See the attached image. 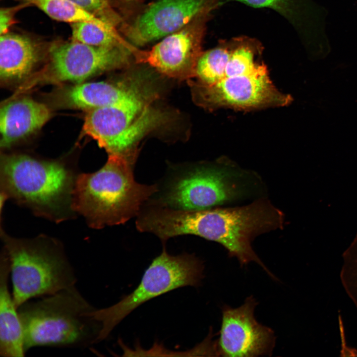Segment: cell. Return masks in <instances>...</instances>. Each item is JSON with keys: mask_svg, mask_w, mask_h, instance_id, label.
<instances>
[{"mask_svg": "<svg viewBox=\"0 0 357 357\" xmlns=\"http://www.w3.org/2000/svg\"><path fill=\"white\" fill-rule=\"evenodd\" d=\"M262 52L257 40L239 37L202 52L196 80L189 81L195 103L209 111H251L291 104L292 96L279 90L271 79Z\"/></svg>", "mask_w": 357, "mask_h": 357, "instance_id": "cell-1", "label": "cell"}, {"mask_svg": "<svg viewBox=\"0 0 357 357\" xmlns=\"http://www.w3.org/2000/svg\"><path fill=\"white\" fill-rule=\"evenodd\" d=\"M285 215L266 196L241 206L183 210L154 208L148 218L149 232L162 242L173 237L192 235L220 243L242 266L251 262L274 276L259 259L251 243L257 236L281 230Z\"/></svg>", "mask_w": 357, "mask_h": 357, "instance_id": "cell-2", "label": "cell"}, {"mask_svg": "<svg viewBox=\"0 0 357 357\" xmlns=\"http://www.w3.org/2000/svg\"><path fill=\"white\" fill-rule=\"evenodd\" d=\"M169 175L148 203L195 210L265 196L261 177L226 157L184 166Z\"/></svg>", "mask_w": 357, "mask_h": 357, "instance_id": "cell-3", "label": "cell"}, {"mask_svg": "<svg viewBox=\"0 0 357 357\" xmlns=\"http://www.w3.org/2000/svg\"><path fill=\"white\" fill-rule=\"evenodd\" d=\"M79 172L63 160L24 154L1 156L0 193L35 215L55 223L75 217L74 187Z\"/></svg>", "mask_w": 357, "mask_h": 357, "instance_id": "cell-4", "label": "cell"}, {"mask_svg": "<svg viewBox=\"0 0 357 357\" xmlns=\"http://www.w3.org/2000/svg\"><path fill=\"white\" fill-rule=\"evenodd\" d=\"M134 166L124 158L111 156L97 171L79 174L73 206L89 226L99 229L123 224L137 216L157 192L158 185L142 184L135 181Z\"/></svg>", "mask_w": 357, "mask_h": 357, "instance_id": "cell-5", "label": "cell"}, {"mask_svg": "<svg viewBox=\"0 0 357 357\" xmlns=\"http://www.w3.org/2000/svg\"><path fill=\"white\" fill-rule=\"evenodd\" d=\"M75 286L17 308L25 352L41 346L78 348L98 342L101 326Z\"/></svg>", "mask_w": 357, "mask_h": 357, "instance_id": "cell-6", "label": "cell"}, {"mask_svg": "<svg viewBox=\"0 0 357 357\" xmlns=\"http://www.w3.org/2000/svg\"><path fill=\"white\" fill-rule=\"evenodd\" d=\"M1 250L10 263L12 297L18 308L35 297L75 286L76 278L62 243L41 235L32 238L10 237L2 229Z\"/></svg>", "mask_w": 357, "mask_h": 357, "instance_id": "cell-7", "label": "cell"}, {"mask_svg": "<svg viewBox=\"0 0 357 357\" xmlns=\"http://www.w3.org/2000/svg\"><path fill=\"white\" fill-rule=\"evenodd\" d=\"M150 95L140 89L115 105L88 110L83 134L95 140L108 156L135 162L140 140L167 119L150 106Z\"/></svg>", "mask_w": 357, "mask_h": 357, "instance_id": "cell-8", "label": "cell"}, {"mask_svg": "<svg viewBox=\"0 0 357 357\" xmlns=\"http://www.w3.org/2000/svg\"><path fill=\"white\" fill-rule=\"evenodd\" d=\"M165 246L133 291L113 305L93 311L101 326L98 342L107 338L121 320L149 300L178 288L199 285L203 275L202 262L193 254L171 255Z\"/></svg>", "mask_w": 357, "mask_h": 357, "instance_id": "cell-9", "label": "cell"}, {"mask_svg": "<svg viewBox=\"0 0 357 357\" xmlns=\"http://www.w3.org/2000/svg\"><path fill=\"white\" fill-rule=\"evenodd\" d=\"M134 51L128 45L100 47L73 40L56 44L50 49L47 67L36 79L81 83L93 76L127 65Z\"/></svg>", "mask_w": 357, "mask_h": 357, "instance_id": "cell-10", "label": "cell"}, {"mask_svg": "<svg viewBox=\"0 0 357 357\" xmlns=\"http://www.w3.org/2000/svg\"><path fill=\"white\" fill-rule=\"evenodd\" d=\"M210 14L199 16L179 30L166 36L150 51H137V62L147 63L161 73L178 79L193 78L202 53L205 23Z\"/></svg>", "mask_w": 357, "mask_h": 357, "instance_id": "cell-11", "label": "cell"}, {"mask_svg": "<svg viewBox=\"0 0 357 357\" xmlns=\"http://www.w3.org/2000/svg\"><path fill=\"white\" fill-rule=\"evenodd\" d=\"M257 303L250 297L240 306H224L217 352L223 356L247 357L270 355L275 345L274 332L254 316Z\"/></svg>", "mask_w": 357, "mask_h": 357, "instance_id": "cell-12", "label": "cell"}, {"mask_svg": "<svg viewBox=\"0 0 357 357\" xmlns=\"http://www.w3.org/2000/svg\"><path fill=\"white\" fill-rule=\"evenodd\" d=\"M218 0H159L124 29L131 42L143 46L181 29L196 17L210 14Z\"/></svg>", "mask_w": 357, "mask_h": 357, "instance_id": "cell-13", "label": "cell"}, {"mask_svg": "<svg viewBox=\"0 0 357 357\" xmlns=\"http://www.w3.org/2000/svg\"><path fill=\"white\" fill-rule=\"evenodd\" d=\"M51 117L48 107L29 98L11 100L0 110V146L10 148L42 128Z\"/></svg>", "mask_w": 357, "mask_h": 357, "instance_id": "cell-14", "label": "cell"}, {"mask_svg": "<svg viewBox=\"0 0 357 357\" xmlns=\"http://www.w3.org/2000/svg\"><path fill=\"white\" fill-rule=\"evenodd\" d=\"M9 260L1 250L0 256V355L23 357L25 353L21 322L8 289Z\"/></svg>", "mask_w": 357, "mask_h": 357, "instance_id": "cell-15", "label": "cell"}, {"mask_svg": "<svg viewBox=\"0 0 357 357\" xmlns=\"http://www.w3.org/2000/svg\"><path fill=\"white\" fill-rule=\"evenodd\" d=\"M140 89L136 82L81 83L65 90L63 99L68 107L90 110L115 105Z\"/></svg>", "mask_w": 357, "mask_h": 357, "instance_id": "cell-16", "label": "cell"}, {"mask_svg": "<svg viewBox=\"0 0 357 357\" xmlns=\"http://www.w3.org/2000/svg\"><path fill=\"white\" fill-rule=\"evenodd\" d=\"M39 57V49L29 37L8 33L0 35L1 80H18L26 77L33 70Z\"/></svg>", "mask_w": 357, "mask_h": 357, "instance_id": "cell-17", "label": "cell"}, {"mask_svg": "<svg viewBox=\"0 0 357 357\" xmlns=\"http://www.w3.org/2000/svg\"><path fill=\"white\" fill-rule=\"evenodd\" d=\"M71 27L73 41L100 47L127 45L115 25L105 20L76 22L71 23Z\"/></svg>", "mask_w": 357, "mask_h": 357, "instance_id": "cell-18", "label": "cell"}, {"mask_svg": "<svg viewBox=\"0 0 357 357\" xmlns=\"http://www.w3.org/2000/svg\"><path fill=\"white\" fill-rule=\"evenodd\" d=\"M34 4L51 18L70 23L101 19L82 9L68 0H25Z\"/></svg>", "mask_w": 357, "mask_h": 357, "instance_id": "cell-19", "label": "cell"}, {"mask_svg": "<svg viewBox=\"0 0 357 357\" xmlns=\"http://www.w3.org/2000/svg\"><path fill=\"white\" fill-rule=\"evenodd\" d=\"M340 277L347 294L357 308V234L342 255Z\"/></svg>", "mask_w": 357, "mask_h": 357, "instance_id": "cell-20", "label": "cell"}, {"mask_svg": "<svg viewBox=\"0 0 357 357\" xmlns=\"http://www.w3.org/2000/svg\"><path fill=\"white\" fill-rule=\"evenodd\" d=\"M86 12L115 25L119 16L111 7L109 0H68Z\"/></svg>", "mask_w": 357, "mask_h": 357, "instance_id": "cell-21", "label": "cell"}, {"mask_svg": "<svg viewBox=\"0 0 357 357\" xmlns=\"http://www.w3.org/2000/svg\"><path fill=\"white\" fill-rule=\"evenodd\" d=\"M238 1L253 7H266L273 9L281 14H287L290 0H226Z\"/></svg>", "mask_w": 357, "mask_h": 357, "instance_id": "cell-22", "label": "cell"}, {"mask_svg": "<svg viewBox=\"0 0 357 357\" xmlns=\"http://www.w3.org/2000/svg\"><path fill=\"white\" fill-rule=\"evenodd\" d=\"M13 8H1L0 11V35L8 32V29L12 24L13 20Z\"/></svg>", "mask_w": 357, "mask_h": 357, "instance_id": "cell-23", "label": "cell"}]
</instances>
